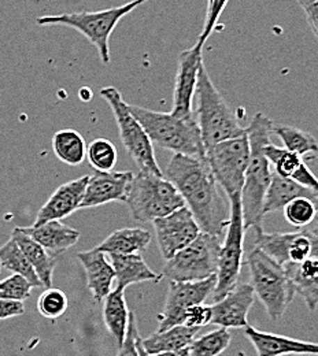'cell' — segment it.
<instances>
[{"mask_svg":"<svg viewBox=\"0 0 318 356\" xmlns=\"http://www.w3.org/2000/svg\"><path fill=\"white\" fill-rule=\"evenodd\" d=\"M138 337H140V334H138V329H137L136 316L134 312H131L127 336H125L122 346L118 348V355L117 356H138L136 347Z\"/></svg>","mask_w":318,"mask_h":356,"instance_id":"cell-40","label":"cell"},{"mask_svg":"<svg viewBox=\"0 0 318 356\" xmlns=\"http://www.w3.org/2000/svg\"><path fill=\"white\" fill-rule=\"evenodd\" d=\"M87 158L95 170L113 172L118 161V152L110 140L95 138L87 147Z\"/></svg>","mask_w":318,"mask_h":356,"instance_id":"cell-32","label":"cell"},{"mask_svg":"<svg viewBox=\"0 0 318 356\" xmlns=\"http://www.w3.org/2000/svg\"><path fill=\"white\" fill-rule=\"evenodd\" d=\"M272 120L262 113H257L246 128L250 144V162L241 188V213L244 227L262 226L264 202L272 179V166L264 154V148L271 144Z\"/></svg>","mask_w":318,"mask_h":356,"instance_id":"cell-2","label":"cell"},{"mask_svg":"<svg viewBox=\"0 0 318 356\" xmlns=\"http://www.w3.org/2000/svg\"><path fill=\"white\" fill-rule=\"evenodd\" d=\"M136 347H137V354L138 356H150L147 353H145V350H144V347L141 346V337H138L136 341Z\"/></svg>","mask_w":318,"mask_h":356,"instance_id":"cell-44","label":"cell"},{"mask_svg":"<svg viewBox=\"0 0 318 356\" xmlns=\"http://www.w3.org/2000/svg\"><path fill=\"white\" fill-rule=\"evenodd\" d=\"M88 179L90 176H83L61 185L39 210L36 221L32 226H40L49 221H61L80 210Z\"/></svg>","mask_w":318,"mask_h":356,"instance_id":"cell-18","label":"cell"},{"mask_svg":"<svg viewBox=\"0 0 318 356\" xmlns=\"http://www.w3.org/2000/svg\"><path fill=\"white\" fill-rule=\"evenodd\" d=\"M52 149L56 158L69 166H79L87 159L86 140L73 129H65L54 134Z\"/></svg>","mask_w":318,"mask_h":356,"instance_id":"cell-28","label":"cell"},{"mask_svg":"<svg viewBox=\"0 0 318 356\" xmlns=\"http://www.w3.org/2000/svg\"><path fill=\"white\" fill-rule=\"evenodd\" d=\"M264 154L268 158L271 166L274 168V173L281 177H292L303 163V158L289 152L284 147L273 145L272 143L264 148Z\"/></svg>","mask_w":318,"mask_h":356,"instance_id":"cell-33","label":"cell"},{"mask_svg":"<svg viewBox=\"0 0 318 356\" xmlns=\"http://www.w3.org/2000/svg\"><path fill=\"white\" fill-rule=\"evenodd\" d=\"M150 356H189V350L184 348L180 351H175V353H162V354H157V355Z\"/></svg>","mask_w":318,"mask_h":356,"instance_id":"cell-43","label":"cell"},{"mask_svg":"<svg viewBox=\"0 0 318 356\" xmlns=\"http://www.w3.org/2000/svg\"><path fill=\"white\" fill-rule=\"evenodd\" d=\"M272 134L280 137L285 149L299 155L301 158L318 155V141L309 132L289 125L273 122Z\"/></svg>","mask_w":318,"mask_h":356,"instance_id":"cell-29","label":"cell"},{"mask_svg":"<svg viewBox=\"0 0 318 356\" xmlns=\"http://www.w3.org/2000/svg\"><path fill=\"white\" fill-rule=\"evenodd\" d=\"M0 265L10 270L13 274L22 275L32 286H43L33 267L31 266L24 252L11 237L6 244L0 247Z\"/></svg>","mask_w":318,"mask_h":356,"instance_id":"cell-30","label":"cell"},{"mask_svg":"<svg viewBox=\"0 0 318 356\" xmlns=\"http://www.w3.org/2000/svg\"><path fill=\"white\" fill-rule=\"evenodd\" d=\"M157 243L165 261L172 259L186 245H189L200 233V227L186 207L155 220L152 222Z\"/></svg>","mask_w":318,"mask_h":356,"instance_id":"cell-14","label":"cell"},{"mask_svg":"<svg viewBox=\"0 0 318 356\" xmlns=\"http://www.w3.org/2000/svg\"><path fill=\"white\" fill-rule=\"evenodd\" d=\"M103 300V319L106 327L116 339L120 348L125 340L131 315L125 300V288L117 285V288L111 291Z\"/></svg>","mask_w":318,"mask_h":356,"instance_id":"cell-26","label":"cell"},{"mask_svg":"<svg viewBox=\"0 0 318 356\" xmlns=\"http://www.w3.org/2000/svg\"><path fill=\"white\" fill-rule=\"evenodd\" d=\"M212 321V307L205 305H198L189 307L184 315V325L191 327H202Z\"/></svg>","mask_w":318,"mask_h":356,"instance_id":"cell-39","label":"cell"},{"mask_svg":"<svg viewBox=\"0 0 318 356\" xmlns=\"http://www.w3.org/2000/svg\"><path fill=\"white\" fill-rule=\"evenodd\" d=\"M129 108L152 144L175 154L205 159V145L195 113L177 117L173 113L152 111L140 106L129 104Z\"/></svg>","mask_w":318,"mask_h":356,"instance_id":"cell-3","label":"cell"},{"mask_svg":"<svg viewBox=\"0 0 318 356\" xmlns=\"http://www.w3.org/2000/svg\"><path fill=\"white\" fill-rule=\"evenodd\" d=\"M79 261L87 274V286L96 302H102L110 292L116 280V271L107 254L93 248L77 254Z\"/></svg>","mask_w":318,"mask_h":356,"instance_id":"cell-20","label":"cell"},{"mask_svg":"<svg viewBox=\"0 0 318 356\" xmlns=\"http://www.w3.org/2000/svg\"><path fill=\"white\" fill-rule=\"evenodd\" d=\"M246 265L250 270V285L254 293L271 319L278 321L296 295L285 268L255 247L248 254Z\"/></svg>","mask_w":318,"mask_h":356,"instance_id":"cell-7","label":"cell"},{"mask_svg":"<svg viewBox=\"0 0 318 356\" xmlns=\"http://www.w3.org/2000/svg\"><path fill=\"white\" fill-rule=\"evenodd\" d=\"M32 288L33 286L22 275L13 274L0 281V299L24 302L31 296Z\"/></svg>","mask_w":318,"mask_h":356,"instance_id":"cell-36","label":"cell"},{"mask_svg":"<svg viewBox=\"0 0 318 356\" xmlns=\"http://www.w3.org/2000/svg\"><path fill=\"white\" fill-rule=\"evenodd\" d=\"M148 0H132L127 4L100 11H84L59 15H46L38 18L39 25H65L80 32L95 45L104 65L110 63L109 39L118 22L129 13L143 6Z\"/></svg>","mask_w":318,"mask_h":356,"instance_id":"cell-6","label":"cell"},{"mask_svg":"<svg viewBox=\"0 0 318 356\" xmlns=\"http://www.w3.org/2000/svg\"><path fill=\"white\" fill-rule=\"evenodd\" d=\"M200 327H191L177 325L170 329L157 332L155 334L141 339V346L148 355H157L162 353H175L188 348L198 337Z\"/></svg>","mask_w":318,"mask_h":356,"instance_id":"cell-23","label":"cell"},{"mask_svg":"<svg viewBox=\"0 0 318 356\" xmlns=\"http://www.w3.org/2000/svg\"><path fill=\"white\" fill-rule=\"evenodd\" d=\"M240 195L229 197V223L225 230V238L223 240L218 268H217V282L213 291V302L221 300L237 284L240 277V268L243 266V252H244V234L246 227L241 213V199Z\"/></svg>","mask_w":318,"mask_h":356,"instance_id":"cell-10","label":"cell"},{"mask_svg":"<svg viewBox=\"0 0 318 356\" xmlns=\"http://www.w3.org/2000/svg\"><path fill=\"white\" fill-rule=\"evenodd\" d=\"M24 312H25L24 302L3 300V299H0V321L1 319H7V318L19 316Z\"/></svg>","mask_w":318,"mask_h":356,"instance_id":"cell-41","label":"cell"},{"mask_svg":"<svg viewBox=\"0 0 318 356\" xmlns=\"http://www.w3.org/2000/svg\"><path fill=\"white\" fill-rule=\"evenodd\" d=\"M309 232H312L313 234H316V236H318V214L317 217H316V220L312 222V225H309L308 227H306Z\"/></svg>","mask_w":318,"mask_h":356,"instance_id":"cell-45","label":"cell"},{"mask_svg":"<svg viewBox=\"0 0 318 356\" xmlns=\"http://www.w3.org/2000/svg\"><path fill=\"white\" fill-rule=\"evenodd\" d=\"M295 293H298L306 303V307L312 312H316L318 307V274L312 278H301L288 275Z\"/></svg>","mask_w":318,"mask_h":356,"instance_id":"cell-37","label":"cell"},{"mask_svg":"<svg viewBox=\"0 0 318 356\" xmlns=\"http://www.w3.org/2000/svg\"><path fill=\"white\" fill-rule=\"evenodd\" d=\"M205 159L227 199L241 193L250 162V144L246 134L205 148Z\"/></svg>","mask_w":318,"mask_h":356,"instance_id":"cell-11","label":"cell"},{"mask_svg":"<svg viewBox=\"0 0 318 356\" xmlns=\"http://www.w3.org/2000/svg\"><path fill=\"white\" fill-rule=\"evenodd\" d=\"M125 203L132 218L143 223H152L185 207L182 195L169 179L141 170L134 176Z\"/></svg>","mask_w":318,"mask_h":356,"instance_id":"cell-5","label":"cell"},{"mask_svg":"<svg viewBox=\"0 0 318 356\" xmlns=\"http://www.w3.org/2000/svg\"><path fill=\"white\" fill-rule=\"evenodd\" d=\"M151 243V233L143 227H124L113 232L95 248L107 255H138Z\"/></svg>","mask_w":318,"mask_h":356,"instance_id":"cell-22","label":"cell"},{"mask_svg":"<svg viewBox=\"0 0 318 356\" xmlns=\"http://www.w3.org/2000/svg\"><path fill=\"white\" fill-rule=\"evenodd\" d=\"M230 333L228 329L220 327L200 337H196L188 347L189 356H220L230 344Z\"/></svg>","mask_w":318,"mask_h":356,"instance_id":"cell-31","label":"cell"},{"mask_svg":"<svg viewBox=\"0 0 318 356\" xmlns=\"http://www.w3.org/2000/svg\"><path fill=\"white\" fill-rule=\"evenodd\" d=\"M283 211L289 225L298 227L299 230L306 229L317 217V202L309 197H298L289 202Z\"/></svg>","mask_w":318,"mask_h":356,"instance_id":"cell-34","label":"cell"},{"mask_svg":"<svg viewBox=\"0 0 318 356\" xmlns=\"http://www.w3.org/2000/svg\"><path fill=\"white\" fill-rule=\"evenodd\" d=\"M39 312L48 319H56L67 309V298L61 289L48 288L38 302Z\"/></svg>","mask_w":318,"mask_h":356,"instance_id":"cell-35","label":"cell"},{"mask_svg":"<svg viewBox=\"0 0 318 356\" xmlns=\"http://www.w3.org/2000/svg\"><path fill=\"white\" fill-rule=\"evenodd\" d=\"M308 24L310 25L316 39L318 40V0H309L306 4L302 6Z\"/></svg>","mask_w":318,"mask_h":356,"instance_id":"cell-42","label":"cell"},{"mask_svg":"<svg viewBox=\"0 0 318 356\" xmlns=\"http://www.w3.org/2000/svg\"><path fill=\"white\" fill-rule=\"evenodd\" d=\"M244 334L258 356L318 355L317 343L261 332L250 325L244 327Z\"/></svg>","mask_w":318,"mask_h":356,"instance_id":"cell-19","label":"cell"},{"mask_svg":"<svg viewBox=\"0 0 318 356\" xmlns=\"http://www.w3.org/2000/svg\"><path fill=\"white\" fill-rule=\"evenodd\" d=\"M164 176L182 195L200 232L217 237L225 234L229 204L206 159L175 154Z\"/></svg>","mask_w":318,"mask_h":356,"instance_id":"cell-1","label":"cell"},{"mask_svg":"<svg viewBox=\"0 0 318 356\" xmlns=\"http://www.w3.org/2000/svg\"><path fill=\"white\" fill-rule=\"evenodd\" d=\"M229 0H207V11H206V18L203 24V29L200 32L199 40L196 42L198 44L205 45V43L209 40L212 36L213 31L217 26V22L224 13L225 7L228 6Z\"/></svg>","mask_w":318,"mask_h":356,"instance_id":"cell-38","label":"cell"},{"mask_svg":"<svg viewBox=\"0 0 318 356\" xmlns=\"http://www.w3.org/2000/svg\"><path fill=\"white\" fill-rule=\"evenodd\" d=\"M296 1H298V3H299V6L302 7V6H303V4H306L309 0H296Z\"/></svg>","mask_w":318,"mask_h":356,"instance_id":"cell-46","label":"cell"},{"mask_svg":"<svg viewBox=\"0 0 318 356\" xmlns=\"http://www.w3.org/2000/svg\"><path fill=\"white\" fill-rule=\"evenodd\" d=\"M22 233L28 234L36 243H39L48 254L61 255L73 247L79 240L81 233L70 226H66L61 221H49L40 226L19 227Z\"/></svg>","mask_w":318,"mask_h":356,"instance_id":"cell-21","label":"cell"},{"mask_svg":"<svg viewBox=\"0 0 318 356\" xmlns=\"http://www.w3.org/2000/svg\"><path fill=\"white\" fill-rule=\"evenodd\" d=\"M0 271H1V265H0Z\"/></svg>","mask_w":318,"mask_h":356,"instance_id":"cell-47","label":"cell"},{"mask_svg":"<svg viewBox=\"0 0 318 356\" xmlns=\"http://www.w3.org/2000/svg\"><path fill=\"white\" fill-rule=\"evenodd\" d=\"M221 245V237L200 232L189 245L166 261L162 277L170 281L192 282L217 275Z\"/></svg>","mask_w":318,"mask_h":356,"instance_id":"cell-9","label":"cell"},{"mask_svg":"<svg viewBox=\"0 0 318 356\" xmlns=\"http://www.w3.org/2000/svg\"><path fill=\"white\" fill-rule=\"evenodd\" d=\"M253 229L255 232V248L265 252L281 266L302 264L308 258H318V236L308 229L292 233H268L262 226Z\"/></svg>","mask_w":318,"mask_h":356,"instance_id":"cell-12","label":"cell"},{"mask_svg":"<svg viewBox=\"0 0 318 356\" xmlns=\"http://www.w3.org/2000/svg\"><path fill=\"white\" fill-rule=\"evenodd\" d=\"M217 275L202 281H170L164 312L159 315L158 332L170 329L177 325H184L185 312L198 305H205L207 298L213 295Z\"/></svg>","mask_w":318,"mask_h":356,"instance_id":"cell-13","label":"cell"},{"mask_svg":"<svg viewBox=\"0 0 318 356\" xmlns=\"http://www.w3.org/2000/svg\"><path fill=\"white\" fill-rule=\"evenodd\" d=\"M132 172H99L90 176L80 210L99 207L111 202H127Z\"/></svg>","mask_w":318,"mask_h":356,"instance_id":"cell-16","label":"cell"},{"mask_svg":"<svg viewBox=\"0 0 318 356\" xmlns=\"http://www.w3.org/2000/svg\"><path fill=\"white\" fill-rule=\"evenodd\" d=\"M114 267L118 286L128 288L129 285L140 282H158L162 274L155 273L140 255H109Z\"/></svg>","mask_w":318,"mask_h":356,"instance_id":"cell-25","label":"cell"},{"mask_svg":"<svg viewBox=\"0 0 318 356\" xmlns=\"http://www.w3.org/2000/svg\"><path fill=\"white\" fill-rule=\"evenodd\" d=\"M203 45H193L182 51L179 56V67L176 74V84L173 92V113L177 117H189L193 114L192 103L198 84L199 69L203 63L202 58Z\"/></svg>","mask_w":318,"mask_h":356,"instance_id":"cell-15","label":"cell"},{"mask_svg":"<svg viewBox=\"0 0 318 356\" xmlns=\"http://www.w3.org/2000/svg\"><path fill=\"white\" fill-rule=\"evenodd\" d=\"M255 293L250 284H237L221 300L212 305V321L224 329L248 326L247 315L254 306Z\"/></svg>","mask_w":318,"mask_h":356,"instance_id":"cell-17","label":"cell"},{"mask_svg":"<svg viewBox=\"0 0 318 356\" xmlns=\"http://www.w3.org/2000/svg\"><path fill=\"white\" fill-rule=\"evenodd\" d=\"M298 197L313 199L317 202L318 204L317 197L310 191L296 184L294 179L281 177L273 172L271 185L268 188L265 202H264V216L283 210L289 202Z\"/></svg>","mask_w":318,"mask_h":356,"instance_id":"cell-27","label":"cell"},{"mask_svg":"<svg viewBox=\"0 0 318 356\" xmlns=\"http://www.w3.org/2000/svg\"><path fill=\"white\" fill-rule=\"evenodd\" d=\"M11 238L17 243L19 250L24 252L25 258L33 267L35 273L38 274L39 280L42 281L45 288H51L52 286V274H54V267H55V258L48 254L46 250L36 243L33 238H31L28 234L22 233L19 227H15L13 230Z\"/></svg>","mask_w":318,"mask_h":356,"instance_id":"cell-24","label":"cell"},{"mask_svg":"<svg viewBox=\"0 0 318 356\" xmlns=\"http://www.w3.org/2000/svg\"><path fill=\"white\" fill-rule=\"evenodd\" d=\"M100 96L109 103L118 127L120 138L137 168L141 172L164 176V172L155 159L154 144L136 117L131 113L129 104L124 100L121 92L114 87H106L100 90Z\"/></svg>","mask_w":318,"mask_h":356,"instance_id":"cell-8","label":"cell"},{"mask_svg":"<svg viewBox=\"0 0 318 356\" xmlns=\"http://www.w3.org/2000/svg\"><path fill=\"white\" fill-rule=\"evenodd\" d=\"M195 96L198 104L195 115L205 148L246 134V128L240 127L234 113L216 88L205 63L199 69Z\"/></svg>","mask_w":318,"mask_h":356,"instance_id":"cell-4","label":"cell"}]
</instances>
